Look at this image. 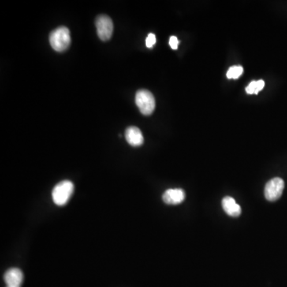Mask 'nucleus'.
I'll return each mask as SVG.
<instances>
[{"mask_svg":"<svg viewBox=\"0 0 287 287\" xmlns=\"http://www.w3.org/2000/svg\"><path fill=\"white\" fill-rule=\"evenodd\" d=\"M50 46L57 52L65 51L70 45L71 38L69 29L60 27L52 31L50 35Z\"/></svg>","mask_w":287,"mask_h":287,"instance_id":"f257e3e1","label":"nucleus"},{"mask_svg":"<svg viewBox=\"0 0 287 287\" xmlns=\"http://www.w3.org/2000/svg\"><path fill=\"white\" fill-rule=\"evenodd\" d=\"M75 191V185L69 180L61 181L52 191V199L57 206H64L68 203Z\"/></svg>","mask_w":287,"mask_h":287,"instance_id":"f03ea898","label":"nucleus"},{"mask_svg":"<svg viewBox=\"0 0 287 287\" xmlns=\"http://www.w3.org/2000/svg\"><path fill=\"white\" fill-rule=\"evenodd\" d=\"M136 104L142 114L150 115L156 107L155 98L153 94L146 90H140L136 94Z\"/></svg>","mask_w":287,"mask_h":287,"instance_id":"7ed1b4c3","label":"nucleus"},{"mask_svg":"<svg viewBox=\"0 0 287 287\" xmlns=\"http://www.w3.org/2000/svg\"><path fill=\"white\" fill-rule=\"evenodd\" d=\"M285 183L282 179L275 177L266 183L265 186L264 195L266 199L270 202L277 200L283 192Z\"/></svg>","mask_w":287,"mask_h":287,"instance_id":"20e7f679","label":"nucleus"},{"mask_svg":"<svg viewBox=\"0 0 287 287\" xmlns=\"http://www.w3.org/2000/svg\"><path fill=\"white\" fill-rule=\"evenodd\" d=\"M96 27L98 37L102 41L109 40L113 35V23L109 16L102 15L96 19Z\"/></svg>","mask_w":287,"mask_h":287,"instance_id":"39448f33","label":"nucleus"},{"mask_svg":"<svg viewBox=\"0 0 287 287\" xmlns=\"http://www.w3.org/2000/svg\"><path fill=\"white\" fill-rule=\"evenodd\" d=\"M23 273L19 268H11L4 274L6 287H21L23 282Z\"/></svg>","mask_w":287,"mask_h":287,"instance_id":"423d86ee","label":"nucleus"},{"mask_svg":"<svg viewBox=\"0 0 287 287\" xmlns=\"http://www.w3.org/2000/svg\"><path fill=\"white\" fill-rule=\"evenodd\" d=\"M162 199L167 204H179L185 199V192L180 188H171L163 194Z\"/></svg>","mask_w":287,"mask_h":287,"instance_id":"0eeeda50","label":"nucleus"},{"mask_svg":"<svg viewBox=\"0 0 287 287\" xmlns=\"http://www.w3.org/2000/svg\"><path fill=\"white\" fill-rule=\"evenodd\" d=\"M125 139L133 147L140 146L144 143L143 134L137 127H128L125 130Z\"/></svg>","mask_w":287,"mask_h":287,"instance_id":"6e6552de","label":"nucleus"},{"mask_svg":"<svg viewBox=\"0 0 287 287\" xmlns=\"http://www.w3.org/2000/svg\"><path fill=\"white\" fill-rule=\"evenodd\" d=\"M222 205L224 211L230 217H237L241 214V207L231 196L224 197L222 200Z\"/></svg>","mask_w":287,"mask_h":287,"instance_id":"1a4fd4ad","label":"nucleus"},{"mask_svg":"<svg viewBox=\"0 0 287 287\" xmlns=\"http://www.w3.org/2000/svg\"><path fill=\"white\" fill-rule=\"evenodd\" d=\"M264 86V81H253L246 88V92L248 94H258Z\"/></svg>","mask_w":287,"mask_h":287,"instance_id":"9d476101","label":"nucleus"},{"mask_svg":"<svg viewBox=\"0 0 287 287\" xmlns=\"http://www.w3.org/2000/svg\"><path fill=\"white\" fill-rule=\"evenodd\" d=\"M243 68L241 65H234L230 67L227 72V77L229 79H237L243 75Z\"/></svg>","mask_w":287,"mask_h":287,"instance_id":"9b49d317","label":"nucleus"},{"mask_svg":"<svg viewBox=\"0 0 287 287\" xmlns=\"http://www.w3.org/2000/svg\"><path fill=\"white\" fill-rule=\"evenodd\" d=\"M156 43V36L154 34H150L146 38V46L148 48L153 47Z\"/></svg>","mask_w":287,"mask_h":287,"instance_id":"f8f14e48","label":"nucleus"},{"mask_svg":"<svg viewBox=\"0 0 287 287\" xmlns=\"http://www.w3.org/2000/svg\"><path fill=\"white\" fill-rule=\"evenodd\" d=\"M169 45H170L172 49H173V50H176V49L178 48V38H176V36L171 37L170 39H169Z\"/></svg>","mask_w":287,"mask_h":287,"instance_id":"ddd939ff","label":"nucleus"}]
</instances>
